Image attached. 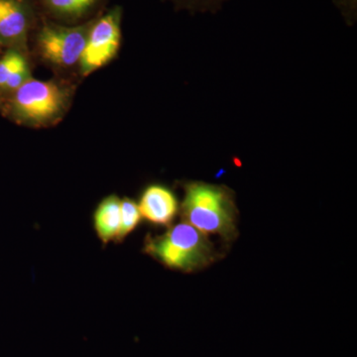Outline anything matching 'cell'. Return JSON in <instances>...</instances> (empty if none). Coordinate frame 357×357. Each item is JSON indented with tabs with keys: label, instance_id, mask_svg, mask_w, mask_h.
<instances>
[{
	"label": "cell",
	"instance_id": "cell-1",
	"mask_svg": "<svg viewBox=\"0 0 357 357\" xmlns=\"http://www.w3.org/2000/svg\"><path fill=\"white\" fill-rule=\"evenodd\" d=\"M180 211L184 222L206 234L225 241L237 236V211L234 192L225 185L188 183Z\"/></svg>",
	"mask_w": 357,
	"mask_h": 357
},
{
	"label": "cell",
	"instance_id": "cell-2",
	"mask_svg": "<svg viewBox=\"0 0 357 357\" xmlns=\"http://www.w3.org/2000/svg\"><path fill=\"white\" fill-rule=\"evenodd\" d=\"M143 251L169 269L187 273L210 266L218 255L208 234L184 220L160 236H147Z\"/></svg>",
	"mask_w": 357,
	"mask_h": 357
},
{
	"label": "cell",
	"instance_id": "cell-3",
	"mask_svg": "<svg viewBox=\"0 0 357 357\" xmlns=\"http://www.w3.org/2000/svg\"><path fill=\"white\" fill-rule=\"evenodd\" d=\"M70 89L57 81L31 79L9 95L4 114L21 126L41 128L55 123L70 102Z\"/></svg>",
	"mask_w": 357,
	"mask_h": 357
},
{
	"label": "cell",
	"instance_id": "cell-4",
	"mask_svg": "<svg viewBox=\"0 0 357 357\" xmlns=\"http://www.w3.org/2000/svg\"><path fill=\"white\" fill-rule=\"evenodd\" d=\"M91 22L77 26L46 23L37 34L40 56L53 67L70 69L79 65Z\"/></svg>",
	"mask_w": 357,
	"mask_h": 357
},
{
	"label": "cell",
	"instance_id": "cell-5",
	"mask_svg": "<svg viewBox=\"0 0 357 357\" xmlns=\"http://www.w3.org/2000/svg\"><path fill=\"white\" fill-rule=\"evenodd\" d=\"M121 9L115 7L98 20L91 21L77 65L84 77L102 69L119 53L121 43Z\"/></svg>",
	"mask_w": 357,
	"mask_h": 357
},
{
	"label": "cell",
	"instance_id": "cell-6",
	"mask_svg": "<svg viewBox=\"0 0 357 357\" xmlns=\"http://www.w3.org/2000/svg\"><path fill=\"white\" fill-rule=\"evenodd\" d=\"M31 24L26 0H0V47L24 52Z\"/></svg>",
	"mask_w": 357,
	"mask_h": 357
},
{
	"label": "cell",
	"instance_id": "cell-7",
	"mask_svg": "<svg viewBox=\"0 0 357 357\" xmlns=\"http://www.w3.org/2000/svg\"><path fill=\"white\" fill-rule=\"evenodd\" d=\"M138 206L142 218L157 227H169L180 211L172 190L161 184L147 185L141 192Z\"/></svg>",
	"mask_w": 357,
	"mask_h": 357
},
{
	"label": "cell",
	"instance_id": "cell-8",
	"mask_svg": "<svg viewBox=\"0 0 357 357\" xmlns=\"http://www.w3.org/2000/svg\"><path fill=\"white\" fill-rule=\"evenodd\" d=\"M121 198L112 194L96 206L93 213V225L96 236L102 245L116 243L121 229Z\"/></svg>",
	"mask_w": 357,
	"mask_h": 357
},
{
	"label": "cell",
	"instance_id": "cell-9",
	"mask_svg": "<svg viewBox=\"0 0 357 357\" xmlns=\"http://www.w3.org/2000/svg\"><path fill=\"white\" fill-rule=\"evenodd\" d=\"M45 8L60 20H77L86 15L98 0H41Z\"/></svg>",
	"mask_w": 357,
	"mask_h": 357
},
{
	"label": "cell",
	"instance_id": "cell-10",
	"mask_svg": "<svg viewBox=\"0 0 357 357\" xmlns=\"http://www.w3.org/2000/svg\"><path fill=\"white\" fill-rule=\"evenodd\" d=\"M142 220L137 202L128 197L121 199V229L116 243H121L129 234H132Z\"/></svg>",
	"mask_w": 357,
	"mask_h": 357
},
{
	"label": "cell",
	"instance_id": "cell-11",
	"mask_svg": "<svg viewBox=\"0 0 357 357\" xmlns=\"http://www.w3.org/2000/svg\"><path fill=\"white\" fill-rule=\"evenodd\" d=\"M23 53L24 52L17 49H7L4 55L0 58V93L14 73L29 66Z\"/></svg>",
	"mask_w": 357,
	"mask_h": 357
},
{
	"label": "cell",
	"instance_id": "cell-12",
	"mask_svg": "<svg viewBox=\"0 0 357 357\" xmlns=\"http://www.w3.org/2000/svg\"><path fill=\"white\" fill-rule=\"evenodd\" d=\"M178 8L192 13H215L227 0H173Z\"/></svg>",
	"mask_w": 357,
	"mask_h": 357
},
{
	"label": "cell",
	"instance_id": "cell-13",
	"mask_svg": "<svg viewBox=\"0 0 357 357\" xmlns=\"http://www.w3.org/2000/svg\"><path fill=\"white\" fill-rule=\"evenodd\" d=\"M335 6L340 9L345 22L351 25L356 20L357 0H333Z\"/></svg>",
	"mask_w": 357,
	"mask_h": 357
}]
</instances>
